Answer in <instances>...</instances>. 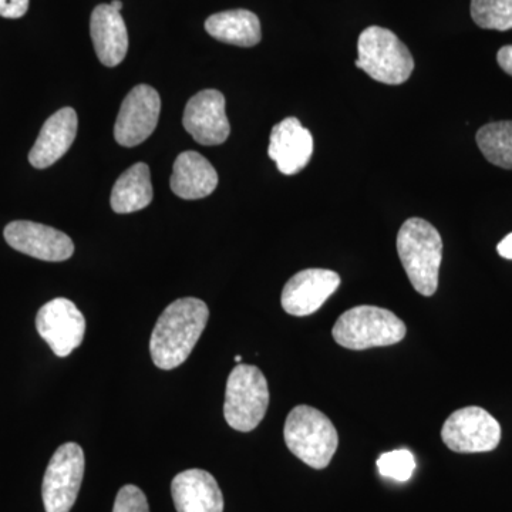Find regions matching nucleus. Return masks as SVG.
Wrapping results in <instances>:
<instances>
[{
	"mask_svg": "<svg viewBox=\"0 0 512 512\" xmlns=\"http://www.w3.org/2000/svg\"><path fill=\"white\" fill-rule=\"evenodd\" d=\"M210 311L197 298H183L168 305L158 318L150 339V353L158 369L183 365L207 326Z\"/></svg>",
	"mask_w": 512,
	"mask_h": 512,
	"instance_id": "obj_1",
	"label": "nucleus"
},
{
	"mask_svg": "<svg viewBox=\"0 0 512 512\" xmlns=\"http://www.w3.org/2000/svg\"><path fill=\"white\" fill-rule=\"evenodd\" d=\"M397 254L413 288L420 295L433 296L439 288L443 261L440 232L426 220L410 218L397 234Z\"/></svg>",
	"mask_w": 512,
	"mask_h": 512,
	"instance_id": "obj_2",
	"label": "nucleus"
},
{
	"mask_svg": "<svg viewBox=\"0 0 512 512\" xmlns=\"http://www.w3.org/2000/svg\"><path fill=\"white\" fill-rule=\"evenodd\" d=\"M284 439L293 456L315 470L328 467L339 446L332 421L311 406L291 410L285 421Z\"/></svg>",
	"mask_w": 512,
	"mask_h": 512,
	"instance_id": "obj_3",
	"label": "nucleus"
},
{
	"mask_svg": "<svg viewBox=\"0 0 512 512\" xmlns=\"http://www.w3.org/2000/svg\"><path fill=\"white\" fill-rule=\"evenodd\" d=\"M407 328L399 316L377 306L362 305L343 313L332 335L342 348L366 350L392 346L406 338Z\"/></svg>",
	"mask_w": 512,
	"mask_h": 512,
	"instance_id": "obj_4",
	"label": "nucleus"
},
{
	"mask_svg": "<svg viewBox=\"0 0 512 512\" xmlns=\"http://www.w3.org/2000/svg\"><path fill=\"white\" fill-rule=\"evenodd\" d=\"M356 67L376 82L397 86L412 76L414 60L410 50L392 30L370 26L360 33Z\"/></svg>",
	"mask_w": 512,
	"mask_h": 512,
	"instance_id": "obj_5",
	"label": "nucleus"
},
{
	"mask_svg": "<svg viewBox=\"0 0 512 512\" xmlns=\"http://www.w3.org/2000/svg\"><path fill=\"white\" fill-rule=\"evenodd\" d=\"M269 406V387L255 366L237 365L228 377L224 417L232 429L248 433L264 420Z\"/></svg>",
	"mask_w": 512,
	"mask_h": 512,
	"instance_id": "obj_6",
	"label": "nucleus"
},
{
	"mask_svg": "<svg viewBox=\"0 0 512 512\" xmlns=\"http://www.w3.org/2000/svg\"><path fill=\"white\" fill-rule=\"evenodd\" d=\"M83 448L76 443H64L53 454L43 477L42 497L46 512H70L84 477Z\"/></svg>",
	"mask_w": 512,
	"mask_h": 512,
	"instance_id": "obj_7",
	"label": "nucleus"
},
{
	"mask_svg": "<svg viewBox=\"0 0 512 512\" xmlns=\"http://www.w3.org/2000/svg\"><path fill=\"white\" fill-rule=\"evenodd\" d=\"M441 439L456 453H487L500 444L501 426L481 407H464L444 421Z\"/></svg>",
	"mask_w": 512,
	"mask_h": 512,
	"instance_id": "obj_8",
	"label": "nucleus"
},
{
	"mask_svg": "<svg viewBox=\"0 0 512 512\" xmlns=\"http://www.w3.org/2000/svg\"><path fill=\"white\" fill-rule=\"evenodd\" d=\"M36 329L56 356L67 357L82 345L86 319L72 301L56 298L37 312Z\"/></svg>",
	"mask_w": 512,
	"mask_h": 512,
	"instance_id": "obj_9",
	"label": "nucleus"
},
{
	"mask_svg": "<svg viewBox=\"0 0 512 512\" xmlns=\"http://www.w3.org/2000/svg\"><path fill=\"white\" fill-rule=\"evenodd\" d=\"M160 94L147 84L134 87L121 103L114 137L123 147L144 143L156 130L160 119Z\"/></svg>",
	"mask_w": 512,
	"mask_h": 512,
	"instance_id": "obj_10",
	"label": "nucleus"
},
{
	"mask_svg": "<svg viewBox=\"0 0 512 512\" xmlns=\"http://www.w3.org/2000/svg\"><path fill=\"white\" fill-rule=\"evenodd\" d=\"M183 124L202 146H220L228 140L231 127L225 113V97L218 90H202L185 107Z\"/></svg>",
	"mask_w": 512,
	"mask_h": 512,
	"instance_id": "obj_11",
	"label": "nucleus"
},
{
	"mask_svg": "<svg viewBox=\"0 0 512 512\" xmlns=\"http://www.w3.org/2000/svg\"><path fill=\"white\" fill-rule=\"evenodd\" d=\"M340 286V276L329 269H305L293 275L282 291V308L292 316L318 312Z\"/></svg>",
	"mask_w": 512,
	"mask_h": 512,
	"instance_id": "obj_12",
	"label": "nucleus"
},
{
	"mask_svg": "<svg viewBox=\"0 0 512 512\" xmlns=\"http://www.w3.org/2000/svg\"><path fill=\"white\" fill-rule=\"evenodd\" d=\"M5 239L16 251L40 261H67L74 252L72 239L62 231L32 221L10 222L5 228Z\"/></svg>",
	"mask_w": 512,
	"mask_h": 512,
	"instance_id": "obj_13",
	"label": "nucleus"
},
{
	"mask_svg": "<svg viewBox=\"0 0 512 512\" xmlns=\"http://www.w3.org/2000/svg\"><path fill=\"white\" fill-rule=\"evenodd\" d=\"M268 154L285 175L301 173L313 154V137L296 117L276 124L269 138Z\"/></svg>",
	"mask_w": 512,
	"mask_h": 512,
	"instance_id": "obj_14",
	"label": "nucleus"
},
{
	"mask_svg": "<svg viewBox=\"0 0 512 512\" xmlns=\"http://www.w3.org/2000/svg\"><path fill=\"white\" fill-rule=\"evenodd\" d=\"M177 512H224V495L208 471L191 468L177 474L171 483Z\"/></svg>",
	"mask_w": 512,
	"mask_h": 512,
	"instance_id": "obj_15",
	"label": "nucleus"
},
{
	"mask_svg": "<svg viewBox=\"0 0 512 512\" xmlns=\"http://www.w3.org/2000/svg\"><path fill=\"white\" fill-rule=\"evenodd\" d=\"M76 111L70 107L57 111L40 130L35 146L29 153V163L37 170L50 167L70 150L77 136Z\"/></svg>",
	"mask_w": 512,
	"mask_h": 512,
	"instance_id": "obj_16",
	"label": "nucleus"
},
{
	"mask_svg": "<svg viewBox=\"0 0 512 512\" xmlns=\"http://www.w3.org/2000/svg\"><path fill=\"white\" fill-rule=\"evenodd\" d=\"M90 35L97 57L104 66L116 67L123 62L128 50V35L120 12L110 5L97 6L90 19Z\"/></svg>",
	"mask_w": 512,
	"mask_h": 512,
	"instance_id": "obj_17",
	"label": "nucleus"
},
{
	"mask_svg": "<svg viewBox=\"0 0 512 512\" xmlns=\"http://www.w3.org/2000/svg\"><path fill=\"white\" fill-rule=\"evenodd\" d=\"M170 185L183 200H201L218 187L217 170L197 151H185L175 160Z\"/></svg>",
	"mask_w": 512,
	"mask_h": 512,
	"instance_id": "obj_18",
	"label": "nucleus"
},
{
	"mask_svg": "<svg viewBox=\"0 0 512 512\" xmlns=\"http://www.w3.org/2000/svg\"><path fill=\"white\" fill-rule=\"evenodd\" d=\"M205 30L222 43L252 47L261 42V22L255 13L245 9L215 13L205 22Z\"/></svg>",
	"mask_w": 512,
	"mask_h": 512,
	"instance_id": "obj_19",
	"label": "nucleus"
},
{
	"mask_svg": "<svg viewBox=\"0 0 512 512\" xmlns=\"http://www.w3.org/2000/svg\"><path fill=\"white\" fill-rule=\"evenodd\" d=\"M153 201V184L147 164L137 163L120 175L111 190L110 205L117 214L144 210Z\"/></svg>",
	"mask_w": 512,
	"mask_h": 512,
	"instance_id": "obj_20",
	"label": "nucleus"
},
{
	"mask_svg": "<svg viewBox=\"0 0 512 512\" xmlns=\"http://www.w3.org/2000/svg\"><path fill=\"white\" fill-rule=\"evenodd\" d=\"M476 140L487 161L512 170V121L485 124L478 130Z\"/></svg>",
	"mask_w": 512,
	"mask_h": 512,
	"instance_id": "obj_21",
	"label": "nucleus"
},
{
	"mask_svg": "<svg viewBox=\"0 0 512 512\" xmlns=\"http://www.w3.org/2000/svg\"><path fill=\"white\" fill-rule=\"evenodd\" d=\"M471 18L481 29H512V0H471Z\"/></svg>",
	"mask_w": 512,
	"mask_h": 512,
	"instance_id": "obj_22",
	"label": "nucleus"
},
{
	"mask_svg": "<svg viewBox=\"0 0 512 512\" xmlns=\"http://www.w3.org/2000/svg\"><path fill=\"white\" fill-rule=\"evenodd\" d=\"M377 468L383 477L404 483L412 478L416 470V460L409 450H394L380 456Z\"/></svg>",
	"mask_w": 512,
	"mask_h": 512,
	"instance_id": "obj_23",
	"label": "nucleus"
},
{
	"mask_svg": "<svg viewBox=\"0 0 512 512\" xmlns=\"http://www.w3.org/2000/svg\"><path fill=\"white\" fill-rule=\"evenodd\" d=\"M113 512H150L146 494L136 485H124L114 501Z\"/></svg>",
	"mask_w": 512,
	"mask_h": 512,
	"instance_id": "obj_24",
	"label": "nucleus"
},
{
	"mask_svg": "<svg viewBox=\"0 0 512 512\" xmlns=\"http://www.w3.org/2000/svg\"><path fill=\"white\" fill-rule=\"evenodd\" d=\"M29 0H0V16L6 19H19L26 15Z\"/></svg>",
	"mask_w": 512,
	"mask_h": 512,
	"instance_id": "obj_25",
	"label": "nucleus"
},
{
	"mask_svg": "<svg viewBox=\"0 0 512 512\" xmlns=\"http://www.w3.org/2000/svg\"><path fill=\"white\" fill-rule=\"evenodd\" d=\"M497 60L501 69L512 76V46L501 47L497 55Z\"/></svg>",
	"mask_w": 512,
	"mask_h": 512,
	"instance_id": "obj_26",
	"label": "nucleus"
},
{
	"mask_svg": "<svg viewBox=\"0 0 512 512\" xmlns=\"http://www.w3.org/2000/svg\"><path fill=\"white\" fill-rule=\"evenodd\" d=\"M497 251L500 256H503L505 259H511L512 261V232L498 244Z\"/></svg>",
	"mask_w": 512,
	"mask_h": 512,
	"instance_id": "obj_27",
	"label": "nucleus"
},
{
	"mask_svg": "<svg viewBox=\"0 0 512 512\" xmlns=\"http://www.w3.org/2000/svg\"><path fill=\"white\" fill-rule=\"evenodd\" d=\"M110 6L114 10H117V12H120V10L123 9V2H121V0H113V2L110 3Z\"/></svg>",
	"mask_w": 512,
	"mask_h": 512,
	"instance_id": "obj_28",
	"label": "nucleus"
},
{
	"mask_svg": "<svg viewBox=\"0 0 512 512\" xmlns=\"http://www.w3.org/2000/svg\"><path fill=\"white\" fill-rule=\"evenodd\" d=\"M235 362L241 363L242 362V356H235Z\"/></svg>",
	"mask_w": 512,
	"mask_h": 512,
	"instance_id": "obj_29",
	"label": "nucleus"
}]
</instances>
